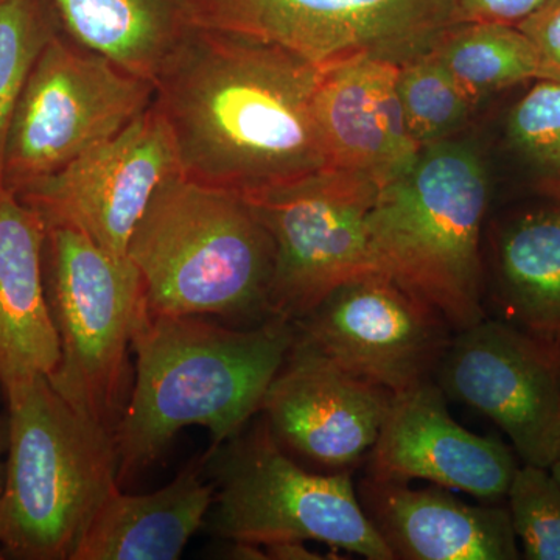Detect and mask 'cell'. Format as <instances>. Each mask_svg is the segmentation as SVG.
Returning a JSON list of instances; mask_svg holds the SVG:
<instances>
[{
  "label": "cell",
  "mask_w": 560,
  "mask_h": 560,
  "mask_svg": "<svg viewBox=\"0 0 560 560\" xmlns=\"http://www.w3.org/2000/svg\"><path fill=\"white\" fill-rule=\"evenodd\" d=\"M189 25L278 44L318 68L401 66L453 25V0H180Z\"/></svg>",
  "instance_id": "9"
},
{
  "label": "cell",
  "mask_w": 560,
  "mask_h": 560,
  "mask_svg": "<svg viewBox=\"0 0 560 560\" xmlns=\"http://www.w3.org/2000/svg\"><path fill=\"white\" fill-rule=\"evenodd\" d=\"M548 197L560 198V187H556V189L547 190Z\"/></svg>",
  "instance_id": "34"
},
{
  "label": "cell",
  "mask_w": 560,
  "mask_h": 560,
  "mask_svg": "<svg viewBox=\"0 0 560 560\" xmlns=\"http://www.w3.org/2000/svg\"><path fill=\"white\" fill-rule=\"evenodd\" d=\"M202 475L201 458L154 492L114 490L95 512L72 560L179 559L205 526L215 497L212 481Z\"/></svg>",
  "instance_id": "19"
},
{
  "label": "cell",
  "mask_w": 560,
  "mask_h": 560,
  "mask_svg": "<svg viewBox=\"0 0 560 560\" xmlns=\"http://www.w3.org/2000/svg\"><path fill=\"white\" fill-rule=\"evenodd\" d=\"M378 190L327 171L248 201L275 242L272 316L296 323L331 291L378 271L368 228Z\"/></svg>",
  "instance_id": "10"
},
{
  "label": "cell",
  "mask_w": 560,
  "mask_h": 560,
  "mask_svg": "<svg viewBox=\"0 0 560 560\" xmlns=\"http://www.w3.org/2000/svg\"><path fill=\"white\" fill-rule=\"evenodd\" d=\"M7 447H9V419H7V411H0V495L5 481Z\"/></svg>",
  "instance_id": "32"
},
{
  "label": "cell",
  "mask_w": 560,
  "mask_h": 560,
  "mask_svg": "<svg viewBox=\"0 0 560 560\" xmlns=\"http://www.w3.org/2000/svg\"><path fill=\"white\" fill-rule=\"evenodd\" d=\"M81 46L154 84L189 22L180 0H49Z\"/></svg>",
  "instance_id": "21"
},
{
  "label": "cell",
  "mask_w": 560,
  "mask_h": 560,
  "mask_svg": "<svg viewBox=\"0 0 560 560\" xmlns=\"http://www.w3.org/2000/svg\"><path fill=\"white\" fill-rule=\"evenodd\" d=\"M506 501L522 558L560 560V485L550 469L523 463Z\"/></svg>",
  "instance_id": "25"
},
{
  "label": "cell",
  "mask_w": 560,
  "mask_h": 560,
  "mask_svg": "<svg viewBox=\"0 0 560 560\" xmlns=\"http://www.w3.org/2000/svg\"><path fill=\"white\" fill-rule=\"evenodd\" d=\"M434 381L394 394L377 442L368 455V475L378 480L429 481L501 503L514 480L517 452L492 436L464 429L447 410Z\"/></svg>",
  "instance_id": "15"
},
{
  "label": "cell",
  "mask_w": 560,
  "mask_h": 560,
  "mask_svg": "<svg viewBox=\"0 0 560 560\" xmlns=\"http://www.w3.org/2000/svg\"><path fill=\"white\" fill-rule=\"evenodd\" d=\"M44 285L60 342L47 378L70 407L116 436L135 377L132 337L145 311L139 271L83 232L47 224Z\"/></svg>",
  "instance_id": "7"
},
{
  "label": "cell",
  "mask_w": 560,
  "mask_h": 560,
  "mask_svg": "<svg viewBox=\"0 0 560 560\" xmlns=\"http://www.w3.org/2000/svg\"><path fill=\"white\" fill-rule=\"evenodd\" d=\"M490 300L497 318L560 348V198L495 231Z\"/></svg>",
  "instance_id": "20"
},
{
  "label": "cell",
  "mask_w": 560,
  "mask_h": 560,
  "mask_svg": "<svg viewBox=\"0 0 560 560\" xmlns=\"http://www.w3.org/2000/svg\"><path fill=\"white\" fill-rule=\"evenodd\" d=\"M215 497L206 528L220 540L319 541L370 560H394L361 508L350 470L301 467L261 415L202 456Z\"/></svg>",
  "instance_id": "6"
},
{
  "label": "cell",
  "mask_w": 560,
  "mask_h": 560,
  "mask_svg": "<svg viewBox=\"0 0 560 560\" xmlns=\"http://www.w3.org/2000/svg\"><path fill=\"white\" fill-rule=\"evenodd\" d=\"M489 180L460 143L423 147L415 165L378 190L368 219L377 270L441 313L453 331L485 319L481 238Z\"/></svg>",
  "instance_id": "4"
},
{
  "label": "cell",
  "mask_w": 560,
  "mask_h": 560,
  "mask_svg": "<svg viewBox=\"0 0 560 560\" xmlns=\"http://www.w3.org/2000/svg\"><path fill=\"white\" fill-rule=\"evenodd\" d=\"M558 460H560V405L555 423H552L550 436H548L547 445H545L541 466L550 467L551 464L558 463Z\"/></svg>",
  "instance_id": "31"
},
{
  "label": "cell",
  "mask_w": 560,
  "mask_h": 560,
  "mask_svg": "<svg viewBox=\"0 0 560 560\" xmlns=\"http://www.w3.org/2000/svg\"><path fill=\"white\" fill-rule=\"evenodd\" d=\"M2 390L9 419L2 550L18 560H72L95 512L120 488L116 436L70 407L46 375Z\"/></svg>",
  "instance_id": "5"
},
{
  "label": "cell",
  "mask_w": 560,
  "mask_h": 560,
  "mask_svg": "<svg viewBox=\"0 0 560 560\" xmlns=\"http://www.w3.org/2000/svg\"><path fill=\"white\" fill-rule=\"evenodd\" d=\"M548 469H550L552 477H555L560 485V460H558V463L551 464V466L548 467Z\"/></svg>",
  "instance_id": "33"
},
{
  "label": "cell",
  "mask_w": 560,
  "mask_h": 560,
  "mask_svg": "<svg viewBox=\"0 0 560 560\" xmlns=\"http://www.w3.org/2000/svg\"><path fill=\"white\" fill-rule=\"evenodd\" d=\"M153 98L151 81L57 33L11 119L2 183L22 194L124 130Z\"/></svg>",
  "instance_id": "8"
},
{
  "label": "cell",
  "mask_w": 560,
  "mask_h": 560,
  "mask_svg": "<svg viewBox=\"0 0 560 560\" xmlns=\"http://www.w3.org/2000/svg\"><path fill=\"white\" fill-rule=\"evenodd\" d=\"M394 394L294 340L261 404L283 448L330 471L368 458Z\"/></svg>",
  "instance_id": "14"
},
{
  "label": "cell",
  "mask_w": 560,
  "mask_h": 560,
  "mask_svg": "<svg viewBox=\"0 0 560 560\" xmlns=\"http://www.w3.org/2000/svg\"><path fill=\"white\" fill-rule=\"evenodd\" d=\"M217 555H221L223 559H237V560H267V552L260 545L248 544V541L238 540H221Z\"/></svg>",
  "instance_id": "30"
},
{
  "label": "cell",
  "mask_w": 560,
  "mask_h": 560,
  "mask_svg": "<svg viewBox=\"0 0 560 560\" xmlns=\"http://www.w3.org/2000/svg\"><path fill=\"white\" fill-rule=\"evenodd\" d=\"M176 175L180 167L175 139L151 103L124 130L28 187L20 198L46 224L73 228L108 253L127 256L151 198Z\"/></svg>",
  "instance_id": "12"
},
{
  "label": "cell",
  "mask_w": 560,
  "mask_h": 560,
  "mask_svg": "<svg viewBox=\"0 0 560 560\" xmlns=\"http://www.w3.org/2000/svg\"><path fill=\"white\" fill-rule=\"evenodd\" d=\"M361 508L394 559L517 560L521 547L510 511L500 503H464L451 489L378 480L370 475L357 490Z\"/></svg>",
  "instance_id": "17"
},
{
  "label": "cell",
  "mask_w": 560,
  "mask_h": 560,
  "mask_svg": "<svg viewBox=\"0 0 560 560\" xmlns=\"http://www.w3.org/2000/svg\"><path fill=\"white\" fill-rule=\"evenodd\" d=\"M2 559H7V558H5V552H3V550H2V545H0V560H2Z\"/></svg>",
  "instance_id": "35"
},
{
  "label": "cell",
  "mask_w": 560,
  "mask_h": 560,
  "mask_svg": "<svg viewBox=\"0 0 560 560\" xmlns=\"http://www.w3.org/2000/svg\"><path fill=\"white\" fill-rule=\"evenodd\" d=\"M431 51L474 105L515 84L541 79L539 54L517 25L453 24Z\"/></svg>",
  "instance_id": "22"
},
{
  "label": "cell",
  "mask_w": 560,
  "mask_h": 560,
  "mask_svg": "<svg viewBox=\"0 0 560 560\" xmlns=\"http://www.w3.org/2000/svg\"><path fill=\"white\" fill-rule=\"evenodd\" d=\"M275 242L245 198L176 175L151 198L128 243L153 315L271 318Z\"/></svg>",
  "instance_id": "3"
},
{
  "label": "cell",
  "mask_w": 560,
  "mask_h": 560,
  "mask_svg": "<svg viewBox=\"0 0 560 560\" xmlns=\"http://www.w3.org/2000/svg\"><path fill=\"white\" fill-rule=\"evenodd\" d=\"M397 92L408 131L422 149L451 138L475 106L431 50L399 66Z\"/></svg>",
  "instance_id": "24"
},
{
  "label": "cell",
  "mask_w": 560,
  "mask_h": 560,
  "mask_svg": "<svg viewBox=\"0 0 560 560\" xmlns=\"http://www.w3.org/2000/svg\"><path fill=\"white\" fill-rule=\"evenodd\" d=\"M47 224L0 180V388L49 377L60 342L44 285Z\"/></svg>",
  "instance_id": "18"
},
{
  "label": "cell",
  "mask_w": 560,
  "mask_h": 560,
  "mask_svg": "<svg viewBox=\"0 0 560 560\" xmlns=\"http://www.w3.org/2000/svg\"><path fill=\"white\" fill-rule=\"evenodd\" d=\"M397 75L399 66L374 58L320 68L313 106L330 171L382 189L418 161L422 147L408 131Z\"/></svg>",
  "instance_id": "16"
},
{
  "label": "cell",
  "mask_w": 560,
  "mask_h": 560,
  "mask_svg": "<svg viewBox=\"0 0 560 560\" xmlns=\"http://www.w3.org/2000/svg\"><path fill=\"white\" fill-rule=\"evenodd\" d=\"M512 143L560 187V80L539 79L517 102L508 125Z\"/></svg>",
  "instance_id": "26"
},
{
  "label": "cell",
  "mask_w": 560,
  "mask_h": 560,
  "mask_svg": "<svg viewBox=\"0 0 560 560\" xmlns=\"http://www.w3.org/2000/svg\"><path fill=\"white\" fill-rule=\"evenodd\" d=\"M548 0H453V24L518 25Z\"/></svg>",
  "instance_id": "28"
},
{
  "label": "cell",
  "mask_w": 560,
  "mask_h": 560,
  "mask_svg": "<svg viewBox=\"0 0 560 560\" xmlns=\"http://www.w3.org/2000/svg\"><path fill=\"white\" fill-rule=\"evenodd\" d=\"M319 73L278 44L190 25L154 79L180 175L253 201L330 171Z\"/></svg>",
  "instance_id": "1"
},
{
  "label": "cell",
  "mask_w": 560,
  "mask_h": 560,
  "mask_svg": "<svg viewBox=\"0 0 560 560\" xmlns=\"http://www.w3.org/2000/svg\"><path fill=\"white\" fill-rule=\"evenodd\" d=\"M61 27L49 0H0V180L18 102L40 51Z\"/></svg>",
  "instance_id": "23"
},
{
  "label": "cell",
  "mask_w": 560,
  "mask_h": 560,
  "mask_svg": "<svg viewBox=\"0 0 560 560\" xmlns=\"http://www.w3.org/2000/svg\"><path fill=\"white\" fill-rule=\"evenodd\" d=\"M434 382L492 420L523 463L541 466L560 405L558 346L486 316L453 334Z\"/></svg>",
  "instance_id": "13"
},
{
  "label": "cell",
  "mask_w": 560,
  "mask_h": 560,
  "mask_svg": "<svg viewBox=\"0 0 560 560\" xmlns=\"http://www.w3.org/2000/svg\"><path fill=\"white\" fill-rule=\"evenodd\" d=\"M307 541L285 540L276 544L265 545V552L268 559L275 560H323L329 559L320 556L319 552L308 550Z\"/></svg>",
  "instance_id": "29"
},
{
  "label": "cell",
  "mask_w": 560,
  "mask_h": 560,
  "mask_svg": "<svg viewBox=\"0 0 560 560\" xmlns=\"http://www.w3.org/2000/svg\"><path fill=\"white\" fill-rule=\"evenodd\" d=\"M296 340L393 394L434 381L451 324L381 271L331 291L294 323Z\"/></svg>",
  "instance_id": "11"
},
{
  "label": "cell",
  "mask_w": 560,
  "mask_h": 560,
  "mask_svg": "<svg viewBox=\"0 0 560 560\" xmlns=\"http://www.w3.org/2000/svg\"><path fill=\"white\" fill-rule=\"evenodd\" d=\"M517 27L539 54L541 79L560 80V0H548Z\"/></svg>",
  "instance_id": "27"
},
{
  "label": "cell",
  "mask_w": 560,
  "mask_h": 560,
  "mask_svg": "<svg viewBox=\"0 0 560 560\" xmlns=\"http://www.w3.org/2000/svg\"><path fill=\"white\" fill-rule=\"evenodd\" d=\"M296 340L291 320L228 327L208 316L142 312L130 399L116 430L119 486L150 469L186 427L220 445L259 415Z\"/></svg>",
  "instance_id": "2"
}]
</instances>
